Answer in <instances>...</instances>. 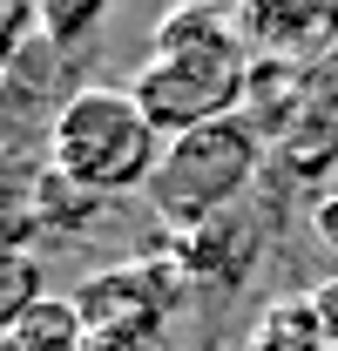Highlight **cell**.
I'll return each mask as SVG.
<instances>
[{
	"label": "cell",
	"mask_w": 338,
	"mask_h": 351,
	"mask_svg": "<svg viewBox=\"0 0 338 351\" xmlns=\"http://www.w3.org/2000/svg\"><path fill=\"white\" fill-rule=\"evenodd\" d=\"M244 88H251V41L223 7H169L156 21L149 61L128 75V95L142 101L163 142L237 115Z\"/></svg>",
	"instance_id": "cell-1"
},
{
	"label": "cell",
	"mask_w": 338,
	"mask_h": 351,
	"mask_svg": "<svg viewBox=\"0 0 338 351\" xmlns=\"http://www.w3.org/2000/svg\"><path fill=\"white\" fill-rule=\"evenodd\" d=\"M156 162H163V135L128 88L88 82L47 122V169L75 189H88V196H102V203L128 196V189H149Z\"/></svg>",
	"instance_id": "cell-2"
},
{
	"label": "cell",
	"mask_w": 338,
	"mask_h": 351,
	"mask_svg": "<svg viewBox=\"0 0 338 351\" xmlns=\"http://www.w3.org/2000/svg\"><path fill=\"white\" fill-rule=\"evenodd\" d=\"M257 169H264V135L244 115H223L210 129H190L176 142H163V162H156L142 196L183 237V230H203V223L244 210V196L257 189Z\"/></svg>",
	"instance_id": "cell-3"
},
{
	"label": "cell",
	"mask_w": 338,
	"mask_h": 351,
	"mask_svg": "<svg viewBox=\"0 0 338 351\" xmlns=\"http://www.w3.org/2000/svg\"><path fill=\"white\" fill-rule=\"evenodd\" d=\"M176 304H183V263L176 257L169 263H156V257L115 263V270H95L75 291L88 351H156Z\"/></svg>",
	"instance_id": "cell-4"
},
{
	"label": "cell",
	"mask_w": 338,
	"mask_h": 351,
	"mask_svg": "<svg viewBox=\"0 0 338 351\" xmlns=\"http://www.w3.org/2000/svg\"><path fill=\"white\" fill-rule=\"evenodd\" d=\"M257 257H264V230H257L244 210L203 223V230H183V243H176L183 277H203V284H223V291H230V284H244Z\"/></svg>",
	"instance_id": "cell-5"
},
{
	"label": "cell",
	"mask_w": 338,
	"mask_h": 351,
	"mask_svg": "<svg viewBox=\"0 0 338 351\" xmlns=\"http://www.w3.org/2000/svg\"><path fill=\"white\" fill-rule=\"evenodd\" d=\"M237 27H244L251 54H264V47H278V54H318L338 34V14L332 7H251V14H237Z\"/></svg>",
	"instance_id": "cell-6"
},
{
	"label": "cell",
	"mask_w": 338,
	"mask_h": 351,
	"mask_svg": "<svg viewBox=\"0 0 338 351\" xmlns=\"http://www.w3.org/2000/svg\"><path fill=\"white\" fill-rule=\"evenodd\" d=\"M237 351H332V345H325V324H318L311 291H297V298H271V304L251 317V331H244V345H237Z\"/></svg>",
	"instance_id": "cell-7"
},
{
	"label": "cell",
	"mask_w": 338,
	"mask_h": 351,
	"mask_svg": "<svg viewBox=\"0 0 338 351\" xmlns=\"http://www.w3.org/2000/svg\"><path fill=\"white\" fill-rule=\"evenodd\" d=\"M41 304H47L41 257H34V250H0V338H14Z\"/></svg>",
	"instance_id": "cell-8"
},
{
	"label": "cell",
	"mask_w": 338,
	"mask_h": 351,
	"mask_svg": "<svg viewBox=\"0 0 338 351\" xmlns=\"http://www.w3.org/2000/svg\"><path fill=\"white\" fill-rule=\"evenodd\" d=\"M0 351H88V331H82L75 298H47L14 338H0Z\"/></svg>",
	"instance_id": "cell-9"
},
{
	"label": "cell",
	"mask_w": 338,
	"mask_h": 351,
	"mask_svg": "<svg viewBox=\"0 0 338 351\" xmlns=\"http://www.w3.org/2000/svg\"><path fill=\"white\" fill-rule=\"evenodd\" d=\"M41 237V203L21 182H0V250H34Z\"/></svg>",
	"instance_id": "cell-10"
},
{
	"label": "cell",
	"mask_w": 338,
	"mask_h": 351,
	"mask_svg": "<svg viewBox=\"0 0 338 351\" xmlns=\"http://www.w3.org/2000/svg\"><path fill=\"white\" fill-rule=\"evenodd\" d=\"M34 27H47L54 41H75V34H88V27H102V7H82V14H34Z\"/></svg>",
	"instance_id": "cell-11"
},
{
	"label": "cell",
	"mask_w": 338,
	"mask_h": 351,
	"mask_svg": "<svg viewBox=\"0 0 338 351\" xmlns=\"http://www.w3.org/2000/svg\"><path fill=\"white\" fill-rule=\"evenodd\" d=\"M311 230H318V243L338 257V189H325V196L311 203Z\"/></svg>",
	"instance_id": "cell-12"
},
{
	"label": "cell",
	"mask_w": 338,
	"mask_h": 351,
	"mask_svg": "<svg viewBox=\"0 0 338 351\" xmlns=\"http://www.w3.org/2000/svg\"><path fill=\"white\" fill-rule=\"evenodd\" d=\"M311 304H318V324H325V345L338 351V277L311 284Z\"/></svg>",
	"instance_id": "cell-13"
}]
</instances>
